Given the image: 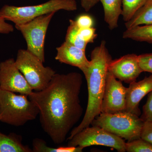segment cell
<instances>
[{
	"label": "cell",
	"mask_w": 152,
	"mask_h": 152,
	"mask_svg": "<svg viewBox=\"0 0 152 152\" xmlns=\"http://www.w3.org/2000/svg\"><path fill=\"white\" fill-rule=\"evenodd\" d=\"M83 83L78 72L56 73L44 89L28 96L39 109L43 130L56 145L66 140L83 115L80 99Z\"/></svg>",
	"instance_id": "1"
},
{
	"label": "cell",
	"mask_w": 152,
	"mask_h": 152,
	"mask_svg": "<svg viewBox=\"0 0 152 152\" xmlns=\"http://www.w3.org/2000/svg\"><path fill=\"white\" fill-rule=\"evenodd\" d=\"M112 60L105 41H102L100 45L92 51L90 65L82 70L88 86V98L86 110L82 121L72 129L67 140L85 128L89 127L95 118L101 113L106 78Z\"/></svg>",
	"instance_id": "2"
},
{
	"label": "cell",
	"mask_w": 152,
	"mask_h": 152,
	"mask_svg": "<svg viewBox=\"0 0 152 152\" xmlns=\"http://www.w3.org/2000/svg\"><path fill=\"white\" fill-rule=\"evenodd\" d=\"M39 111L27 95L0 88L1 121L19 127L36 119Z\"/></svg>",
	"instance_id": "3"
},
{
	"label": "cell",
	"mask_w": 152,
	"mask_h": 152,
	"mask_svg": "<svg viewBox=\"0 0 152 152\" xmlns=\"http://www.w3.org/2000/svg\"><path fill=\"white\" fill-rule=\"evenodd\" d=\"M77 9L75 0H49L37 5L17 7L5 5L0 10V15L6 20L18 25L53 12H56L61 10L75 11Z\"/></svg>",
	"instance_id": "4"
},
{
	"label": "cell",
	"mask_w": 152,
	"mask_h": 152,
	"mask_svg": "<svg viewBox=\"0 0 152 152\" xmlns=\"http://www.w3.org/2000/svg\"><path fill=\"white\" fill-rule=\"evenodd\" d=\"M144 123L138 116L125 111L114 114L101 113L91 125L129 142L140 138Z\"/></svg>",
	"instance_id": "5"
},
{
	"label": "cell",
	"mask_w": 152,
	"mask_h": 152,
	"mask_svg": "<svg viewBox=\"0 0 152 152\" xmlns=\"http://www.w3.org/2000/svg\"><path fill=\"white\" fill-rule=\"evenodd\" d=\"M15 62L32 89L35 91L45 88L56 74L54 70L45 66L39 58L27 50H19Z\"/></svg>",
	"instance_id": "6"
},
{
	"label": "cell",
	"mask_w": 152,
	"mask_h": 152,
	"mask_svg": "<svg viewBox=\"0 0 152 152\" xmlns=\"http://www.w3.org/2000/svg\"><path fill=\"white\" fill-rule=\"evenodd\" d=\"M56 12L37 17L23 24L15 25L24 38L26 50L45 62V39L48 28Z\"/></svg>",
	"instance_id": "7"
},
{
	"label": "cell",
	"mask_w": 152,
	"mask_h": 152,
	"mask_svg": "<svg viewBox=\"0 0 152 152\" xmlns=\"http://www.w3.org/2000/svg\"><path fill=\"white\" fill-rule=\"evenodd\" d=\"M68 141V146L84 148L98 145L113 148L118 152H126L123 139L97 126L85 128Z\"/></svg>",
	"instance_id": "8"
},
{
	"label": "cell",
	"mask_w": 152,
	"mask_h": 152,
	"mask_svg": "<svg viewBox=\"0 0 152 152\" xmlns=\"http://www.w3.org/2000/svg\"><path fill=\"white\" fill-rule=\"evenodd\" d=\"M127 88L108 71L101 106V113L114 114L126 111Z\"/></svg>",
	"instance_id": "9"
},
{
	"label": "cell",
	"mask_w": 152,
	"mask_h": 152,
	"mask_svg": "<svg viewBox=\"0 0 152 152\" xmlns=\"http://www.w3.org/2000/svg\"><path fill=\"white\" fill-rule=\"evenodd\" d=\"M0 88L28 96L33 92L12 58L0 63Z\"/></svg>",
	"instance_id": "10"
},
{
	"label": "cell",
	"mask_w": 152,
	"mask_h": 152,
	"mask_svg": "<svg viewBox=\"0 0 152 152\" xmlns=\"http://www.w3.org/2000/svg\"><path fill=\"white\" fill-rule=\"evenodd\" d=\"M108 70L116 78L129 84L136 81L143 72L139 64L138 56L134 54L125 55L112 60Z\"/></svg>",
	"instance_id": "11"
},
{
	"label": "cell",
	"mask_w": 152,
	"mask_h": 152,
	"mask_svg": "<svg viewBox=\"0 0 152 152\" xmlns=\"http://www.w3.org/2000/svg\"><path fill=\"white\" fill-rule=\"evenodd\" d=\"M129 84L126 94V112L139 116L141 114L139 108L140 102L152 91V75L140 81H135Z\"/></svg>",
	"instance_id": "12"
},
{
	"label": "cell",
	"mask_w": 152,
	"mask_h": 152,
	"mask_svg": "<svg viewBox=\"0 0 152 152\" xmlns=\"http://www.w3.org/2000/svg\"><path fill=\"white\" fill-rule=\"evenodd\" d=\"M55 59L60 63L79 68L81 71L88 66L90 61L86 56V50L65 41L56 48Z\"/></svg>",
	"instance_id": "13"
},
{
	"label": "cell",
	"mask_w": 152,
	"mask_h": 152,
	"mask_svg": "<svg viewBox=\"0 0 152 152\" xmlns=\"http://www.w3.org/2000/svg\"><path fill=\"white\" fill-rule=\"evenodd\" d=\"M123 0H99L103 7L104 19L111 30L118 27V21L122 13Z\"/></svg>",
	"instance_id": "14"
},
{
	"label": "cell",
	"mask_w": 152,
	"mask_h": 152,
	"mask_svg": "<svg viewBox=\"0 0 152 152\" xmlns=\"http://www.w3.org/2000/svg\"><path fill=\"white\" fill-rule=\"evenodd\" d=\"M0 152H33L32 149L22 143L20 135L11 133L7 135L0 132Z\"/></svg>",
	"instance_id": "15"
},
{
	"label": "cell",
	"mask_w": 152,
	"mask_h": 152,
	"mask_svg": "<svg viewBox=\"0 0 152 152\" xmlns=\"http://www.w3.org/2000/svg\"><path fill=\"white\" fill-rule=\"evenodd\" d=\"M152 24V0H147L128 21L125 23L126 29L139 26Z\"/></svg>",
	"instance_id": "16"
},
{
	"label": "cell",
	"mask_w": 152,
	"mask_h": 152,
	"mask_svg": "<svg viewBox=\"0 0 152 152\" xmlns=\"http://www.w3.org/2000/svg\"><path fill=\"white\" fill-rule=\"evenodd\" d=\"M123 38L152 44V24L129 28L124 32Z\"/></svg>",
	"instance_id": "17"
},
{
	"label": "cell",
	"mask_w": 152,
	"mask_h": 152,
	"mask_svg": "<svg viewBox=\"0 0 152 152\" xmlns=\"http://www.w3.org/2000/svg\"><path fill=\"white\" fill-rule=\"evenodd\" d=\"M32 149L34 152H80L83 148L80 147H59L55 148L47 145L44 140L41 139H34L32 142Z\"/></svg>",
	"instance_id": "18"
},
{
	"label": "cell",
	"mask_w": 152,
	"mask_h": 152,
	"mask_svg": "<svg viewBox=\"0 0 152 152\" xmlns=\"http://www.w3.org/2000/svg\"><path fill=\"white\" fill-rule=\"evenodd\" d=\"M70 24L67 30L65 41L86 50L88 44L82 39L79 33V27L75 21L69 20Z\"/></svg>",
	"instance_id": "19"
},
{
	"label": "cell",
	"mask_w": 152,
	"mask_h": 152,
	"mask_svg": "<svg viewBox=\"0 0 152 152\" xmlns=\"http://www.w3.org/2000/svg\"><path fill=\"white\" fill-rule=\"evenodd\" d=\"M147 0H123L122 15L125 22L128 21Z\"/></svg>",
	"instance_id": "20"
},
{
	"label": "cell",
	"mask_w": 152,
	"mask_h": 152,
	"mask_svg": "<svg viewBox=\"0 0 152 152\" xmlns=\"http://www.w3.org/2000/svg\"><path fill=\"white\" fill-rule=\"evenodd\" d=\"M126 149L128 152H152V144L140 138L126 143Z\"/></svg>",
	"instance_id": "21"
},
{
	"label": "cell",
	"mask_w": 152,
	"mask_h": 152,
	"mask_svg": "<svg viewBox=\"0 0 152 152\" xmlns=\"http://www.w3.org/2000/svg\"><path fill=\"white\" fill-rule=\"evenodd\" d=\"M138 60L143 72L152 74V53L139 55Z\"/></svg>",
	"instance_id": "22"
},
{
	"label": "cell",
	"mask_w": 152,
	"mask_h": 152,
	"mask_svg": "<svg viewBox=\"0 0 152 152\" xmlns=\"http://www.w3.org/2000/svg\"><path fill=\"white\" fill-rule=\"evenodd\" d=\"M142 109L141 119L144 122H152V91L148 94L146 102Z\"/></svg>",
	"instance_id": "23"
},
{
	"label": "cell",
	"mask_w": 152,
	"mask_h": 152,
	"mask_svg": "<svg viewBox=\"0 0 152 152\" xmlns=\"http://www.w3.org/2000/svg\"><path fill=\"white\" fill-rule=\"evenodd\" d=\"M79 31L82 39L88 44L94 42L97 36L96 29L93 27L83 28L79 27Z\"/></svg>",
	"instance_id": "24"
},
{
	"label": "cell",
	"mask_w": 152,
	"mask_h": 152,
	"mask_svg": "<svg viewBox=\"0 0 152 152\" xmlns=\"http://www.w3.org/2000/svg\"><path fill=\"white\" fill-rule=\"evenodd\" d=\"M75 21L78 27L82 28L93 27L94 25L92 18L88 15H80Z\"/></svg>",
	"instance_id": "25"
},
{
	"label": "cell",
	"mask_w": 152,
	"mask_h": 152,
	"mask_svg": "<svg viewBox=\"0 0 152 152\" xmlns=\"http://www.w3.org/2000/svg\"><path fill=\"white\" fill-rule=\"evenodd\" d=\"M141 138L152 144V122H144Z\"/></svg>",
	"instance_id": "26"
},
{
	"label": "cell",
	"mask_w": 152,
	"mask_h": 152,
	"mask_svg": "<svg viewBox=\"0 0 152 152\" xmlns=\"http://www.w3.org/2000/svg\"><path fill=\"white\" fill-rule=\"evenodd\" d=\"M6 21L5 19L0 15V34H9L14 31V27Z\"/></svg>",
	"instance_id": "27"
},
{
	"label": "cell",
	"mask_w": 152,
	"mask_h": 152,
	"mask_svg": "<svg viewBox=\"0 0 152 152\" xmlns=\"http://www.w3.org/2000/svg\"><path fill=\"white\" fill-rule=\"evenodd\" d=\"M99 1V0H81V5L85 11L88 12Z\"/></svg>",
	"instance_id": "28"
},
{
	"label": "cell",
	"mask_w": 152,
	"mask_h": 152,
	"mask_svg": "<svg viewBox=\"0 0 152 152\" xmlns=\"http://www.w3.org/2000/svg\"><path fill=\"white\" fill-rule=\"evenodd\" d=\"M1 113H0V121H1Z\"/></svg>",
	"instance_id": "29"
}]
</instances>
